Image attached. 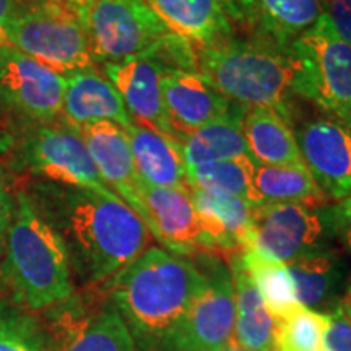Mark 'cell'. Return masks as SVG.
<instances>
[{"label":"cell","mask_w":351,"mask_h":351,"mask_svg":"<svg viewBox=\"0 0 351 351\" xmlns=\"http://www.w3.org/2000/svg\"><path fill=\"white\" fill-rule=\"evenodd\" d=\"M25 192L62 241L75 289L104 287L150 245L148 228L119 197L39 179Z\"/></svg>","instance_id":"cell-1"},{"label":"cell","mask_w":351,"mask_h":351,"mask_svg":"<svg viewBox=\"0 0 351 351\" xmlns=\"http://www.w3.org/2000/svg\"><path fill=\"white\" fill-rule=\"evenodd\" d=\"M205 278L195 261L148 247L104 285L137 351H171Z\"/></svg>","instance_id":"cell-2"},{"label":"cell","mask_w":351,"mask_h":351,"mask_svg":"<svg viewBox=\"0 0 351 351\" xmlns=\"http://www.w3.org/2000/svg\"><path fill=\"white\" fill-rule=\"evenodd\" d=\"M199 73L232 103L270 108L291 122L296 104L298 57L289 46L245 34L195 47Z\"/></svg>","instance_id":"cell-3"},{"label":"cell","mask_w":351,"mask_h":351,"mask_svg":"<svg viewBox=\"0 0 351 351\" xmlns=\"http://www.w3.org/2000/svg\"><path fill=\"white\" fill-rule=\"evenodd\" d=\"M0 278L13 301L32 313H46L77 293L62 241L23 191L15 195Z\"/></svg>","instance_id":"cell-4"},{"label":"cell","mask_w":351,"mask_h":351,"mask_svg":"<svg viewBox=\"0 0 351 351\" xmlns=\"http://www.w3.org/2000/svg\"><path fill=\"white\" fill-rule=\"evenodd\" d=\"M5 32L12 47L60 75L95 67L82 10L64 0H19Z\"/></svg>","instance_id":"cell-5"},{"label":"cell","mask_w":351,"mask_h":351,"mask_svg":"<svg viewBox=\"0 0 351 351\" xmlns=\"http://www.w3.org/2000/svg\"><path fill=\"white\" fill-rule=\"evenodd\" d=\"M13 135L10 166L32 179L82 187L104 197H117L106 186L91 160L80 132L64 119L49 124L25 122Z\"/></svg>","instance_id":"cell-6"},{"label":"cell","mask_w":351,"mask_h":351,"mask_svg":"<svg viewBox=\"0 0 351 351\" xmlns=\"http://www.w3.org/2000/svg\"><path fill=\"white\" fill-rule=\"evenodd\" d=\"M300 62L296 93L351 130V46L326 15L291 43Z\"/></svg>","instance_id":"cell-7"},{"label":"cell","mask_w":351,"mask_h":351,"mask_svg":"<svg viewBox=\"0 0 351 351\" xmlns=\"http://www.w3.org/2000/svg\"><path fill=\"white\" fill-rule=\"evenodd\" d=\"M44 351H137L104 288L85 289L43 313Z\"/></svg>","instance_id":"cell-8"},{"label":"cell","mask_w":351,"mask_h":351,"mask_svg":"<svg viewBox=\"0 0 351 351\" xmlns=\"http://www.w3.org/2000/svg\"><path fill=\"white\" fill-rule=\"evenodd\" d=\"M80 10L95 64L145 56L169 33L147 0H96Z\"/></svg>","instance_id":"cell-9"},{"label":"cell","mask_w":351,"mask_h":351,"mask_svg":"<svg viewBox=\"0 0 351 351\" xmlns=\"http://www.w3.org/2000/svg\"><path fill=\"white\" fill-rule=\"evenodd\" d=\"M335 238L333 207L304 204H269L252 207L251 239L247 247L280 262L332 249ZM245 249V247H244Z\"/></svg>","instance_id":"cell-10"},{"label":"cell","mask_w":351,"mask_h":351,"mask_svg":"<svg viewBox=\"0 0 351 351\" xmlns=\"http://www.w3.org/2000/svg\"><path fill=\"white\" fill-rule=\"evenodd\" d=\"M205 282L197 293L171 351H218L232 341L236 324L231 270L217 254H199Z\"/></svg>","instance_id":"cell-11"},{"label":"cell","mask_w":351,"mask_h":351,"mask_svg":"<svg viewBox=\"0 0 351 351\" xmlns=\"http://www.w3.org/2000/svg\"><path fill=\"white\" fill-rule=\"evenodd\" d=\"M65 77L12 46L0 47V103L23 122L62 119Z\"/></svg>","instance_id":"cell-12"},{"label":"cell","mask_w":351,"mask_h":351,"mask_svg":"<svg viewBox=\"0 0 351 351\" xmlns=\"http://www.w3.org/2000/svg\"><path fill=\"white\" fill-rule=\"evenodd\" d=\"M302 161L328 199L351 194V130L333 119H311L295 127Z\"/></svg>","instance_id":"cell-13"},{"label":"cell","mask_w":351,"mask_h":351,"mask_svg":"<svg viewBox=\"0 0 351 351\" xmlns=\"http://www.w3.org/2000/svg\"><path fill=\"white\" fill-rule=\"evenodd\" d=\"M140 197L148 213L145 226L166 251L184 257L213 254L200 228L191 191L142 182Z\"/></svg>","instance_id":"cell-14"},{"label":"cell","mask_w":351,"mask_h":351,"mask_svg":"<svg viewBox=\"0 0 351 351\" xmlns=\"http://www.w3.org/2000/svg\"><path fill=\"white\" fill-rule=\"evenodd\" d=\"M91 160L106 186L147 223L148 213L140 197L138 178L125 130L114 122H93L78 129Z\"/></svg>","instance_id":"cell-15"},{"label":"cell","mask_w":351,"mask_h":351,"mask_svg":"<svg viewBox=\"0 0 351 351\" xmlns=\"http://www.w3.org/2000/svg\"><path fill=\"white\" fill-rule=\"evenodd\" d=\"M103 72L119 91L134 122L178 140L165 106L163 72L152 59L140 56L103 64Z\"/></svg>","instance_id":"cell-16"},{"label":"cell","mask_w":351,"mask_h":351,"mask_svg":"<svg viewBox=\"0 0 351 351\" xmlns=\"http://www.w3.org/2000/svg\"><path fill=\"white\" fill-rule=\"evenodd\" d=\"M161 86L169 124L179 142L238 106V103L218 93L200 73H166L161 78Z\"/></svg>","instance_id":"cell-17"},{"label":"cell","mask_w":351,"mask_h":351,"mask_svg":"<svg viewBox=\"0 0 351 351\" xmlns=\"http://www.w3.org/2000/svg\"><path fill=\"white\" fill-rule=\"evenodd\" d=\"M62 119L75 129L103 121L122 129L134 124L119 91L96 67L65 75Z\"/></svg>","instance_id":"cell-18"},{"label":"cell","mask_w":351,"mask_h":351,"mask_svg":"<svg viewBox=\"0 0 351 351\" xmlns=\"http://www.w3.org/2000/svg\"><path fill=\"white\" fill-rule=\"evenodd\" d=\"M199 223L213 254L247 247L252 228V205L243 197L215 195L191 189Z\"/></svg>","instance_id":"cell-19"},{"label":"cell","mask_w":351,"mask_h":351,"mask_svg":"<svg viewBox=\"0 0 351 351\" xmlns=\"http://www.w3.org/2000/svg\"><path fill=\"white\" fill-rule=\"evenodd\" d=\"M124 130L138 178L143 184L191 191L187 182V165L179 140L158 134L137 122Z\"/></svg>","instance_id":"cell-20"},{"label":"cell","mask_w":351,"mask_h":351,"mask_svg":"<svg viewBox=\"0 0 351 351\" xmlns=\"http://www.w3.org/2000/svg\"><path fill=\"white\" fill-rule=\"evenodd\" d=\"M301 306L319 314H332L340 306L345 262L333 249L309 254L287 263Z\"/></svg>","instance_id":"cell-21"},{"label":"cell","mask_w":351,"mask_h":351,"mask_svg":"<svg viewBox=\"0 0 351 351\" xmlns=\"http://www.w3.org/2000/svg\"><path fill=\"white\" fill-rule=\"evenodd\" d=\"M234 288L236 324L232 341L247 351H275L276 319L241 263L239 251L228 254Z\"/></svg>","instance_id":"cell-22"},{"label":"cell","mask_w":351,"mask_h":351,"mask_svg":"<svg viewBox=\"0 0 351 351\" xmlns=\"http://www.w3.org/2000/svg\"><path fill=\"white\" fill-rule=\"evenodd\" d=\"M243 132L249 156L256 165L306 168L289 121L270 108H249Z\"/></svg>","instance_id":"cell-23"},{"label":"cell","mask_w":351,"mask_h":351,"mask_svg":"<svg viewBox=\"0 0 351 351\" xmlns=\"http://www.w3.org/2000/svg\"><path fill=\"white\" fill-rule=\"evenodd\" d=\"M169 32L197 47L230 38L234 29L217 0H147Z\"/></svg>","instance_id":"cell-24"},{"label":"cell","mask_w":351,"mask_h":351,"mask_svg":"<svg viewBox=\"0 0 351 351\" xmlns=\"http://www.w3.org/2000/svg\"><path fill=\"white\" fill-rule=\"evenodd\" d=\"M247 202L252 207L269 204H304L311 207H327L330 199L320 191L307 168L256 165Z\"/></svg>","instance_id":"cell-25"},{"label":"cell","mask_w":351,"mask_h":351,"mask_svg":"<svg viewBox=\"0 0 351 351\" xmlns=\"http://www.w3.org/2000/svg\"><path fill=\"white\" fill-rule=\"evenodd\" d=\"M249 108L238 104L230 114L218 117L181 140L187 166H199L217 161L247 156L243 121Z\"/></svg>","instance_id":"cell-26"},{"label":"cell","mask_w":351,"mask_h":351,"mask_svg":"<svg viewBox=\"0 0 351 351\" xmlns=\"http://www.w3.org/2000/svg\"><path fill=\"white\" fill-rule=\"evenodd\" d=\"M324 15L320 0H254V15L245 34L289 46Z\"/></svg>","instance_id":"cell-27"},{"label":"cell","mask_w":351,"mask_h":351,"mask_svg":"<svg viewBox=\"0 0 351 351\" xmlns=\"http://www.w3.org/2000/svg\"><path fill=\"white\" fill-rule=\"evenodd\" d=\"M239 257L244 270L275 319L285 317L300 306L287 263L262 256L252 247L241 249Z\"/></svg>","instance_id":"cell-28"},{"label":"cell","mask_w":351,"mask_h":351,"mask_svg":"<svg viewBox=\"0 0 351 351\" xmlns=\"http://www.w3.org/2000/svg\"><path fill=\"white\" fill-rule=\"evenodd\" d=\"M254 166L251 156L217 161L199 166H187V182L191 189L215 195L243 197L247 200Z\"/></svg>","instance_id":"cell-29"},{"label":"cell","mask_w":351,"mask_h":351,"mask_svg":"<svg viewBox=\"0 0 351 351\" xmlns=\"http://www.w3.org/2000/svg\"><path fill=\"white\" fill-rule=\"evenodd\" d=\"M0 351H44L41 317L15 301H0Z\"/></svg>","instance_id":"cell-30"},{"label":"cell","mask_w":351,"mask_h":351,"mask_svg":"<svg viewBox=\"0 0 351 351\" xmlns=\"http://www.w3.org/2000/svg\"><path fill=\"white\" fill-rule=\"evenodd\" d=\"M328 315L296 306L285 317L276 319L275 351H315L322 348V335Z\"/></svg>","instance_id":"cell-31"},{"label":"cell","mask_w":351,"mask_h":351,"mask_svg":"<svg viewBox=\"0 0 351 351\" xmlns=\"http://www.w3.org/2000/svg\"><path fill=\"white\" fill-rule=\"evenodd\" d=\"M322 348L326 351H351V319L340 306L328 314Z\"/></svg>","instance_id":"cell-32"},{"label":"cell","mask_w":351,"mask_h":351,"mask_svg":"<svg viewBox=\"0 0 351 351\" xmlns=\"http://www.w3.org/2000/svg\"><path fill=\"white\" fill-rule=\"evenodd\" d=\"M324 15L339 36L351 46V0H320Z\"/></svg>","instance_id":"cell-33"},{"label":"cell","mask_w":351,"mask_h":351,"mask_svg":"<svg viewBox=\"0 0 351 351\" xmlns=\"http://www.w3.org/2000/svg\"><path fill=\"white\" fill-rule=\"evenodd\" d=\"M231 25L245 33L251 26L254 15V0H217Z\"/></svg>","instance_id":"cell-34"},{"label":"cell","mask_w":351,"mask_h":351,"mask_svg":"<svg viewBox=\"0 0 351 351\" xmlns=\"http://www.w3.org/2000/svg\"><path fill=\"white\" fill-rule=\"evenodd\" d=\"M333 226L335 238L351 254V194L341 199L339 205H333Z\"/></svg>","instance_id":"cell-35"},{"label":"cell","mask_w":351,"mask_h":351,"mask_svg":"<svg viewBox=\"0 0 351 351\" xmlns=\"http://www.w3.org/2000/svg\"><path fill=\"white\" fill-rule=\"evenodd\" d=\"M13 208H15V199H12L10 191H8L2 174H0V257L5 251V241L13 218Z\"/></svg>","instance_id":"cell-36"},{"label":"cell","mask_w":351,"mask_h":351,"mask_svg":"<svg viewBox=\"0 0 351 351\" xmlns=\"http://www.w3.org/2000/svg\"><path fill=\"white\" fill-rule=\"evenodd\" d=\"M16 3H19V0H0V47L10 46L7 38L5 25L8 19H10L13 8L16 7Z\"/></svg>","instance_id":"cell-37"},{"label":"cell","mask_w":351,"mask_h":351,"mask_svg":"<svg viewBox=\"0 0 351 351\" xmlns=\"http://www.w3.org/2000/svg\"><path fill=\"white\" fill-rule=\"evenodd\" d=\"M2 108L3 104L0 103V109ZM12 145H13V135L7 129H3V127L0 125V155H2V153L10 152Z\"/></svg>","instance_id":"cell-38"},{"label":"cell","mask_w":351,"mask_h":351,"mask_svg":"<svg viewBox=\"0 0 351 351\" xmlns=\"http://www.w3.org/2000/svg\"><path fill=\"white\" fill-rule=\"evenodd\" d=\"M340 307H341V309H343V313L351 319V278H350V282H348V287L345 288L343 295H341Z\"/></svg>","instance_id":"cell-39"},{"label":"cell","mask_w":351,"mask_h":351,"mask_svg":"<svg viewBox=\"0 0 351 351\" xmlns=\"http://www.w3.org/2000/svg\"><path fill=\"white\" fill-rule=\"evenodd\" d=\"M64 2L70 3V5L77 7V8H85L88 5H91V3L96 2V0H64Z\"/></svg>","instance_id":"cell-40"},{"label":"cell","mask_w":351,"mask_h":351,"mask_svg":"<svg viewBox=\"0 0 351 351\" xmlns=\"http://www.w3.org/2000/svg\"><path fill=\"white\" fill-rule=\"evenodd\" d=\"M218 351H247L244 348H241L238 343H234V341H230L226 346H223V348H219Z\"/></svg>","instance_id":"cell-41"},{"label":"cell","mask_w":351,"mask_h":351,"mask_svg":"<svg viewBox=\"0 0 351 351\" xmlns=\"http://www.w3.org/2000/svg\"><path fill=\"white\" fill-rule=\"evenodd\" d=\"M315 351H326L324 348H319V350H315Z\"/></svg>","instance_id":"cell-42"}]
</instances>
